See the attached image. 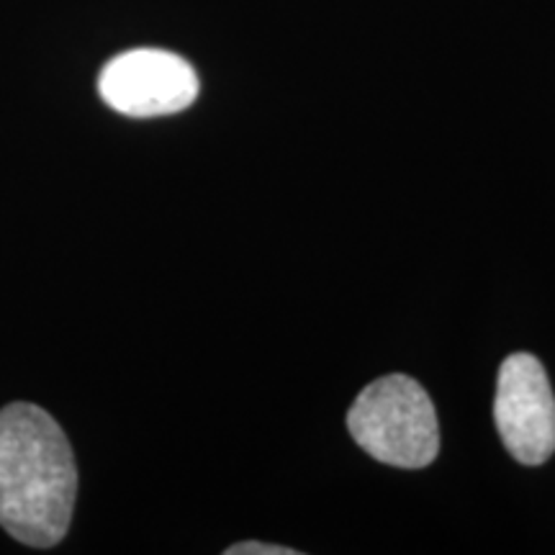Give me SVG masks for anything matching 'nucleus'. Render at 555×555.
Masks as SVG:
<instances>
[{"mask_svg": "<svg viewBox=\"0 0 555 555\" xmlns=\"http://www.w3.org/2000/svg\"><path fill=\"white\" fill-rule=\"evenodd\" d=\"M78 496V468L65 433L34 404L0 412V525L31 547L67 535Z\"/></svg>", "mask_w": 555, "mask_h": 555, "instance_id": "1", "label": "nucleus"}, {"mask_svg": "<svg viewBox=\"0 0 555 555\" xmlns=\"http://www.w3.org/2000/svg\"><path fill=\"white\" fill-rule=\"evenodd\" d=\"M347 429L367 455L393 468H427L440 453L433 399L422 384L401 373L360 391L347 412Z\"/></svg>", "mask_w": 555, "mask_h": 555, "instance_id": "2", "label": "nucleus"}, {"mask_svg": "<svg viewBox=\"0 0 555 555\" xmlns=\"http://www.w3.org/2000/svg\"><path fill=\"white\" fill-rule=\"evenodd\" d=\"M494 420L522 466H543L555 453V397L543 363L530 352H515L499 367Z\"/></svg>", "mask_w": 555, "mask_h": 555, "instance_id": "3", "label": "nucleus"}, {"mask_svg": "<svg viewBox=\"0 0 555 555\" xmlns=\"http://www.w3.org/2000/svg\"><path fill=\"white\" fill-rule=\"evenodd\" d=\"M99 93L124 116H168L189 108L198 99V75L172 52L131 50L101 69Z\"/></svg>", "mask_w": 555, "mask_h": 555, "instance_id": "4", "label": "nucleus"}, {"mask_svg": "<svg viewBox=\"0 0 555 555\" xmlns=\"http://www.w3.org/2000/svg\"><path fill=\"white\" fill-rule=\"evenodd\" d=\"M227 555H298L294 547L268 545V543H237L227 547Z\"/></svg>", "mask_w": 555, "mask_h": 555, "instance_id": "5", "label": "nucleus"}]
</instances>
